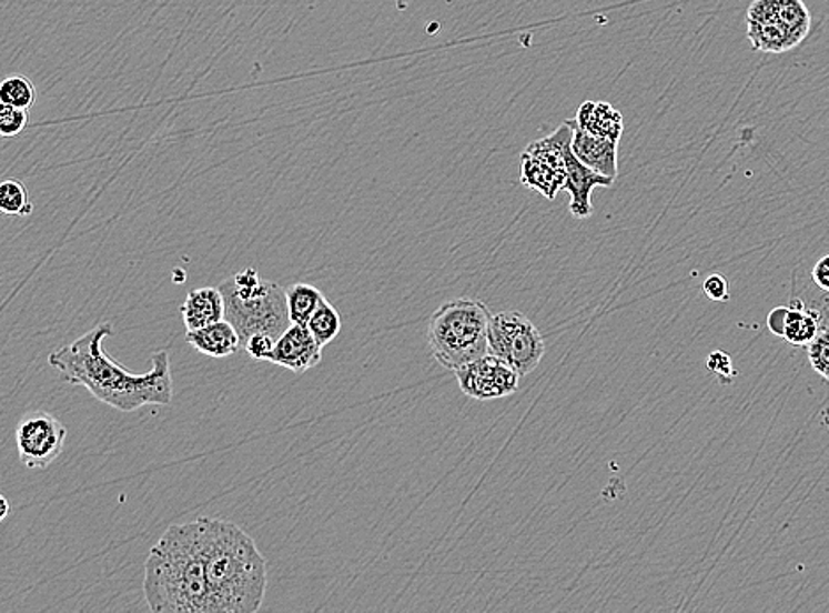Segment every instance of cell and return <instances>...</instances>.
I'll use <instances>...</instances> for the list:
<instances>
[{"instance_id": "f1b7e54d", "label": "cell", "mask_w": 829, "mask_h": 613, "mask_svg": "<svg viewBox=\"0 0 829 613\" xmlns=\"http://www.w3.org/2000/svg\"><path fill=\"white\" fill-rule=\"evenodd\" d=\"M0 504H2V511H0V520H6V516H8L9 513L8 499L0 498Z\"/></svg>"}, {"instance_id": "484cf974", "label": "cell", "mask_w": 829, "mask_h": 613, "mask_svg": "<svg viewBox=\"0 0 829 613\" xmlns=\"http://www.w3.org/2000/svg\"><path fill=\"white\" fill-rule=\"evenodd\" d=\"M704 294L708 295V299L715 301V303H726L729 301V281L720 272L709 274L702 283Z\"/></svg>"}, {"instance_id": "4316f807", "label": "cell", "mask_w": 829, "mask_h": 613, "mask_svg": "<svg viewBox=\"0 0 829 613\" xmlns=\"http://www.w3.org/2000/svg\"><path fill=\"white\" fill-rule=\"evenodd\" d=\"M813 281H816L819 289L829 292V255L822 257L817 262L816 268L812 271Z\"/></svg>"}, {"instance_id": "52a82bcc", "label": "cell", "mask_w": 829, "mask_h": 613, "mask_svg": "<svg viewBox=\"0 0 829 613\" xmlns=\"http://www.w3.org/2000/svg\"><path fill=\"white\" fill-rule=\"evenodd\" d=\"M488 354L499 358L522 376L529 375L545 358V340L542 331L520 311H501L492 315Z\"/></svg>"}, {"instance_id": "44dd1931", "label": "cell", "mask_w": 829, "mask_h": 613, "mask_svg": "<svg viewBox=\"0 0 829 613\" xmlns=\"http://www.w3.org/2000/svg\"><path fill=\"white\" fill-rule=\"evenodd\" d=\"M0 211L6 217L23 218L34 211L29 193L22 182L17 179H8L0 184Z\"/></svg>"}, {"instance_id": "cb8c5ba5", "label": "cell", "mask_w": 829, "mask_h": 613, "mask_svg": "<svg viewBox=\"0 0 829 613\" xmlns=\"http://www.w3.org/2000/svg\"><path fill=\"white\" fill-rule=\"evenodd\" d=\"M708 368L711 370V373H715V375L718 376V381H720L721 384H730L734 376H736V370H734L732 366V359H730V355L726 354V352H721V350H717V352L709 354Z\"/></svg>"}, {"instance_id": "5bb4252c", "label": "cell", "mask_w": 829, "mask_h": 613, "mask_svg": "<svg viewBox=\"0 0 829 613\" xmlns=\"http://www.w3.org/2000/svg\"><path fill=\"white\" fill-rule=\"evenodd\" d=\"M181 315L186 331H195L225 319V299L220 287L192 290L184 299Z\"/></svg>"}, {"instance_id": "d6986e66", "label": "cell", "mask_w": 829, "mask_h": 613, "mask_svg": "<svg viewBox=\"0 0 829 613\" xmlns=\"http://www.w3.org/2000/svg\"><path fill=\"white\" fill-rule=\"evenodd\" d=\"M0 101L17 109L31 110L36 103V87L23 74H11L0 83Z\"/></svg>"}, {"instance_id": "7c38bea8", "label": "cell", "mask_w": 829, "mask_h": 613, "mask_svg": "<svg viewBox=\"0 0 829 613\" xmlns=\"http://www.w3.org/2000/svg\"><path fill=\"white\" fill-rule=\"evenodd\" d=\"M569 122L574 128L572 151L575 152L578 160L583 161L590 170L616 181L617 172H619L617 170V145L619 143L587 133L577 124L575 119Z\"/></svg>"}, {"instance_id": "d4e9b609", "label": "cell", "mask_w": 829, "mask_h": 613, "mask_svg": "<svg viewBox=\"0 0 829 613\" xmlns=\"http://www.w3.org/2000/svg\"><path fill=\"white\" fill-rule=\"evenodd\" d=\"M274 345H276V338L271 336V334L259 333L247 340L244 350L255 361H267L270 355L273 354Z\"/></svg>"}, {"instance_id": "ffe728a7", "label": "cell", "mask_w": 829, "mask_h": 613, "mask_svg": "<svg viewBox=\"0 0 829 613\" xmlns=\"http://www.w3.org/2000/svg\"><path fill=\"white\" fill-rule=\"evenodd\" d=\"M306 325H309L315 340L321 343V346H326L330 345V343L338 336L340 331H342V319H340V313L336 311V308L326 299V301L319 306V310L313 313L312 319L309 320V324Z\"/></svg>"}, {"instance_id": "2e32d148", "label": "cell", "mask_w": 829, "mask_h": 613, "mask_svg": "<svg viewBox=\"0 0 829 613\" xmlns=\"http://www.w3.org/2000/svg\"><path fill=\"white\" fill-rule=\"evenodd\" d=\"M520 182L527 190L536 191L547 200H556L559 191L565 190L566 172H560L547 161L522 152Z\"/></svg>"}, {"instance_id": "30bf717a", "label": "cell", "mask_w": 829, "mask_h": 613, "mask_svg": "<svg viewBox=\"0 0 829 613\" xmlns=\"http://www.w3.org/2000/svg\"><path fill=\"white\" fill-rule=\"evenodd\" d=\"M321 343L315 340L309 325L291 324L287 331L276 340L270 363L279 364L295 375H303L313 366H317L322 359Z\"/></svg>"}, {"instance_id": "7a4b0ae2", "label": "cell", "mask_w": 829, "mask_h": 613, "mask_svg": "<svg viewBox=\"0 0 829 613\" xmlns=\"http://www.w3.org/2000/svg\"><path fill=\"white\" fill-rule=\"evenodd\" d=\"M196 522L211 613L259 612L267 591V562L255 541L226 520L202 516Z\"/></svg>"}, {"instance_id": "83f0119b", "label": "cell", "mask_w": 829, "mask_h": 613, "mask_svg": "<svg viewBox=\"0 0 829 613\" xmlns=\"http://www.w3.org/2000/svg\"><path fill=\"white\" fill-rule=\"evenodd\" d=\"M783 319H786V306L775 308L768 316V328L771 333L780 336L781 328H783Z\"/></svg>"}, {"instance_id": "4fadbf2b", "label": "cell", "mask_w": 829, "mask_h": 613, "mask_svg": "<svg viewBox=\"0 0 829 613\" xmlns=\"http://www.w3.org/2000/svg\"><path fill=\"white\" fill-rule=\"evenodd\" d=\"M186 342L200 354L214 359L231 358L237 350L243 349L237 329L226 319L195 331H188Z\"/></svg>"}, {"instance_id": "9c48e42d", "label": "cell", "mask_w": 829, "mask_h": 613, "mask_svg": "<svg viewBox=\"0 0 829 613\" xmlns=\"http://www.w3.org/2000/svg\"><path fill=\"white\" fill-rule=\"evenodd\" d=\"M456 381L462 393L476 402H492L517 393L520 373L495 355L487 354L458 368Z\"/></svg>"}, {"instance_id": "5b68a950", "label": "cell", "mask_w": 829, "mask_h": 613, "mask_svg": "<svg viewBox=\"0 0 829 613\" xmlns=\"http://www.w3.org/2000/svg\"><path fill=\"white\" fill-rule=\"evenodd\" d=\"M220 290L225 299V319L237 329L243 349L259 333L279 340L292 324L287 292L274 281L262 280L256 269L237 272L223 281Z\"/></svg>"}, {"instance_id": "9a60e30c", "label": "cell", "mask_w": 829, "mask_h": 613, "mask_svg": "<svg viewBox=\"0 0 829 613\" xmlns=\"http://www.w3.org/2000/svg\"><path fill=\"white\" fill-rule=\"evenodd\" d=\"M577 124L589 134L619 143L625 133V119L619 110L605 101H584L575 117Z\"/></svg>"}, {"instance_id": "7402d4cb", "label": "cell", "mask_w": 829, "mask_h": 613, "mask_svg": "<svg viewBox=\"0 0 829 613\" xmlns=\"http://www.w3.org/2000/svg\"><path fill=\"white\" fill-rule=\"evenodd\" d=\"M807 346L808 359L813 370L829 382V329L819 331V334Z\"/></svg>"}, {"instance_id": "6da1fadb", "label": "cell", "mask_w": 829, "mask_h": 613, "mask_svg": "<svg viewBox=\"0 0 829 613\" xmlns=\"http://www.w3.org/2000/svg\"><path fill=\"white\" fill-rule=\"evenodd\" d=\"M110 322H101L71 345L53 350L50 366L65 384L88 389L98 402L121 412H135L148 405H169L174 398L166 350L152 355V368L145 373L130 372L104 354L103 340L112 336Z\"/></svg>"}, {"instance_id": "3957f363", "label": "cell", "mask_w": 829, "mask_h": 613, "mask_svg": "<svg viewBox=\"0 0 829 613\" xmlns=\"http://www.w3.org/2000/svg\"><path fill=\"white\" fill-rule=\"evenodd\" d=\"M144 594L154 613H211L199 522L170 525L145 561Z\"/></svg>"}, {"instance_id": "603a6c76", "label": "cell", "mask_w": 829, "mask_h": 613, "mask_svg": "<svg viewBox=\"0 0 829 613\" xmlns=\"http://www.w3.org/2000/svg\"><path fill=\"white\" fill-rule=\"evenodd\" d=\"M27 124H29V110L2 104V110H0V134L2 137L6 139L18 137L26 130Z\"/></svg>"}, {"instance_id": "8992f818", "label": "cell", "mask_w": 829, "mask_h": 613, "mask_svg": "<svg viewBox=\"0 0 829 613\" xmlns=\"http://www.w3.org/2000/svg\"><path fill=\"white\" fill-rule=\"evenodd\" d=\"M812 17L803 0H754L747 13V32L754 50L789 52L805 41Z\"/></svg>"}, {"instance_id": "ac0fdd59", "label": "cell", "mask_w": 829, "mask_h": 613, "mask_svg": "<svg viewBox=\"0 0 829 613\" xmlns=\"http://www.w3.org/2000/svg\"><path fill=\"white\" fill-rule=\"evenodd\" d=\"M285 292H287L289 315H291L292 324H309L313 313L326 301L321 290L309 283H295V285L287 287Z\"/></svg>"}, {"instance_id": "e0dca14e", "label": "cell", "mask_w": 829, "mask_h": 613, "mask_svg": "<svg viewBox=\"0 0 829 613\" xmlns=\"http://www.w3.org/2000/svg\"><path fill=\"white\" fill-rule=\"evenodd\" d=\"M821 331V319L816 311L807 310L803 303L795 301L792 306H786V319L780 336L790 345H808Z\"/></svg>"}, {"instance_id": "8fae6325", "label": "cell", "mask_w": 829, "mask_h": 613, "mask_svg": "<svg viewBox=\"0 0 829 613\" xmlns=\"http://www.w3.org/2000/svg\"><path fill=\"white\" fill-rule=\"evenodd\" d=\"M566 187L565 191L569 194V212L577 220H587L593 214V202L590 194L595 188H610L613 179L605 178L601 173L590 170L589 167L578 160L572 145L566 149Z\"/></svg>"}, {"instance_id": "ba28073f", "label": "cell", "mask_w": 829, "mask_h": 613, "mask_svg": "<svg viewBox=\"0 0 829 613\" xmlns=\"http://www.w3.org/2000/svg\"><path fill=\"white\" fill-rule=\"evenodd\" d=\"M65 436L68 430L55 415L43 411L27 412L17 426L20 462L32 471H43L61 456Z\"/></svg>"}, {"instance_id": "277c9868", "label": "cell", "mask_w": 829, "mask_h": 613, "mask_svg": "<svg viewBox=\"0 0 829 613\" xmlns=\"http://www.w3.org/2000/svg\"><path fill=\"white\" fill-rule=\"evenodd\" d=\"M492 313L478 299L447 301L428 320L426 338L432 355L449 372L488 354Z\"/></svg>"}]
</instances>
